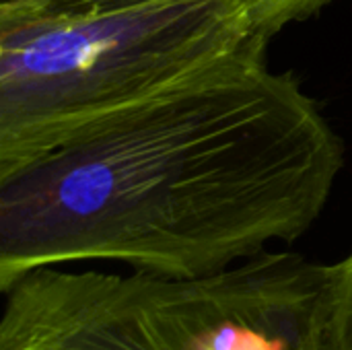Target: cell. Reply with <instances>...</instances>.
I'll use <instances>...</instances> for the list:
<instances>
[{
    "label": "cell",
    "mask_w": 352,
    "mask_h": 350,
    "mask_svg": "<svg viewBox=\"0 0 352 350\" xmlns=\"http://www.w3.org/2000/svg\"><path fill=\"white\" fill-rule=\"evenodd\" d=\"M264 50L0 163V291L31 270L82 262L206 276L305 235L344 149Z\"/></svg>",
    "instance_id": "obj_1"
},
{
    "label": "cell",
    "mask_w": 352,
    "mask_h": 350,
    "mask_svg": "<svg viewBox=\"0 0 352 350\" xmlns=\"http://www.w3.org/2000/svg\"><path fill=\"white\" fill-rule=\"evenodd\" d=\"M324 272L283 250L194 278L45 266L0 291V350H309Z\"/></svg>",
    "instance_id": "obj_2"
},
{
    "label": "cell",
    "mask_w": 352,
    "mask_h": 350,
    "mask_svg": "<svg viewBox=\"0 0 352 350\" xmlns=\"http://www.w3.org/2000/svg\"><path fill=\"white\" fill-rule=\"evenodd\" d=\"M258 45L243 0L0 14V163Z\"/></svg>",
    "instance_id": "obj_3"
},
{
    "label": "cell",
    "mask_w": 352,
    "mask_h": 350,
    "mask_svg": "<svg viewBox=\"0 0 352 350\" xmlns=\"http://www.w3.org/2000/svg\"><path fill=\"white\" fill-rule=\"evenodd\" d=\"M309 350H352V250L338 262L326 264Z\"/></svg>",
    "instance_id": "obj_4"
},
{
    "label": "cell",
    "mask_w": 352,
    "mask_h": 350,
    "mask_svg": "<svg viewBox=\"0 0 352 350\" xmlns=\"http://www.w3.org/2000/svg\"><path fill=\"white\" fill-rule=\"evenodd\" d=\"M334 0H243L254 31L260 41L268 43L272 35L291 23L305 21L307 17L320 12Z\"/></svg>",
    "instance_id": "obj_5"
},
{
    "label": "cell",
    "mask_w": 352,
    "mask_h": 350,
    "mask_svg": "<svg viewBox=\"0 0 352 350\" xmlns=\"http://www.w3.org/2000/svg\"><path fill=\"white\" fill-rule=\"evenodd\" d=\"M142 0H0V14H68Z\"/></svg>",
    "instance_id": "obj_6"
}]
</instances>
